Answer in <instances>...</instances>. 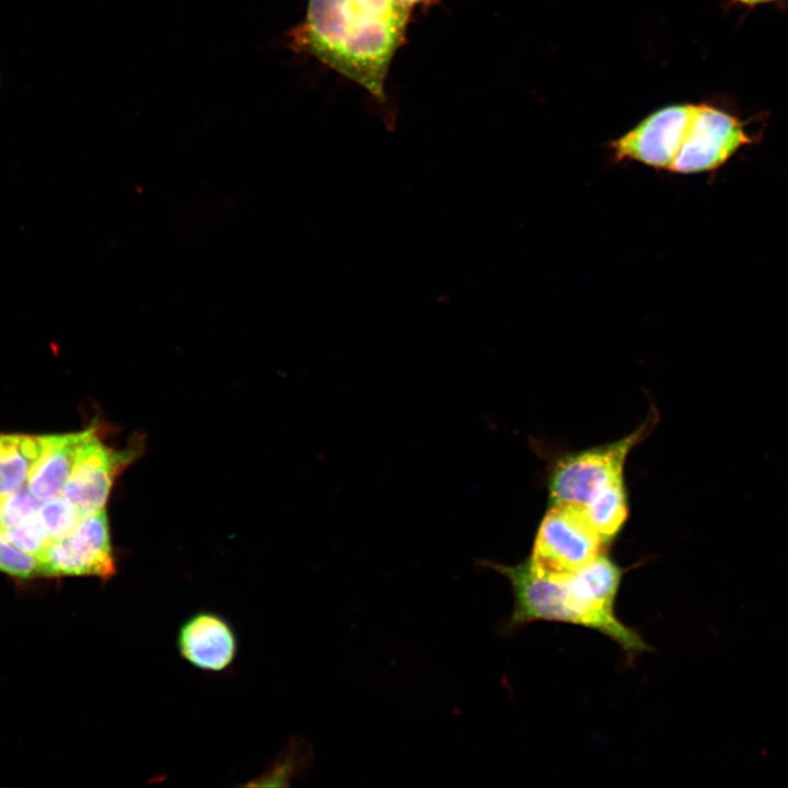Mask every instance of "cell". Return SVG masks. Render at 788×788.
<instances>
[{
    "label": "cell",
    "instance_id": "cell-8",
    "mask_svg": "<svg viewBox=\"0 0 788 788\" xmlns=\"http://www.w3.org/2000/svg\"><path fill=\"white\" fill-rule=\"evenodd\" d=\"M177 647L190 664L205 671L219 672L234 661L237 641L234 630L222 616L199 612L181 626Z\"/></svg>",
    "mask_w": 788,
    "mask_h": 788
},
{
    "label": "cell",
    "instance_id": "cell-14",
    "mask_svg": "<svg viewBox=\"0 0 788 788\" xmlns=\"http://www.w3.org/2000/svg\"><path fill=\"white\" fill-rule=\"evenodd\" d=\"M1 534L14 547L35 557L51 542L37 512L20 525L8 529Z\"/></svg>",
    "mask_w": 788,
    "mask_h": 788
},
{
    "label": "cell",
    "instance_id": "cell-2",
    "mask_svg": "<svg viewBox=\"0 0 788 788\" xmlns=\"http://www.w3.org/2000/svg\"><path fill=\"white\" fill-rule=\"evenodd\" d=\"M478 563L501 573L511 584L514 605L502 631L536 621L564 622L598 630L629 654L648 649L642 638L615 615L614 601L623 571L603 553L565 576L537 573L528 560L515 566Z\"/></svg>",
    "mask_w": 788,
    "mask_h": 788
},
{
    "label": "cell",
    "instance_id": "cell-15",
    "mask_svg": "<svg viewBox=\"0 0 788 788\" xmlns=\"http://www.w3.org/2000/svg\"><path fill=\"white\" fill-rule=\"evenodd\" d=\"M0 572L19 580L37 578L38 561L35 556L14 547L0 533Z\"/></svg>",
    "mask_w": 788,
    "mask_h": 788
},
{
    "label": "cell",
    "instance_id": "cell-16",
    "mask_svg": "<svg viewBox=\"0 0 788 788\" xmlns=\"http://www.w3.org/2000/svg\"><path fill=\"white\" fill-rule=\"evenodd\" d=\"M399 3L413 9L416 5L424 4V3H430L432 0H396Z\"/></svg>",
    "mask_w": 788,
    "mask_h": 788
},
{
    "label": "cell",
    "instance_id": "cell-1",
    "mask_svg": "<svg viewBox=\"0 0 788 788\" xmlns=\"http://www.w3.org/2000/svg\"><path fill=\"white\" fill-rule=\"evenodd\" d=\"M396 0H309L293 44L384 103L385 81L412 14Z\"/></svg>",
    "mask_w": 788,
    "mask_h": 788
},
{
    "label": "cell",
    "instance_id": "cell-10",
    "mask_svg": "<svg viewBox=\"0 0 788 788\" xmlns=\"http://www.w3.org/2000/svg\"><path fill=\"white\" fill-rule=\"evenodd\" d=\"M39 452V436L0 433V495L26 485Z\"/></svg>",
    "mask_w": 788,
    "mask_h": 788
},
{
    "label": "cell",
    "instance_id": "cell-17",
    "mask_svg": "<svg viewBox=\"0 0 788 788\" xmlns=\"http://www.w3.org/2000/svg\"><path fill=\"white\" fill-rule=\"evenodd\" d=\"M734 1L738 3L744 4V5L752 7V5H756V4H761V3L770 2L774 0H734Z\"/></svg>",
    "mask_w": 788,
    "mask_h": 788
},
{
    "label": "cell",
    "instance_id": "cell-13",
    "mask_svg": "<svg viewBox=\"0 0 788 788\" xmlns=\"http://www.w3.org/2000/svg\"><path fill=\"white\" fill-rule=\"evenodd\" d=\"M40 501L27 486L0 495V533L20 525L37 512Z\"/></svg>",
    "mask_w": 788,
    "mask_h": 788
},
{
    "label": "cell",
    "instance_id": "cell-3",
    "mask_svg": "<svg viewBox=\"0 0 788 788\" xmlns=\"http://www.w3.org/2000/svg\"><path fill=\"white\" fill-rule=\"evenodd\" d=\"M604 543L587 518L583 506L555 503L538 528L528 561L537 573L570 575L602 554Z\"/></svg>",
    "mask_w": 788,
    "mask_h": 788
},
{
    "label": "cell",
    "instance_id": "cell-5",
    "mask_svg": "<svg viewBox=\"0 0 788 788\" xmlns=\"http://www.w3.org/2000/svg\"><path fill=\"white\" fill-rule=\"evenodd\" d=\"M649 429V422H646L622 440L564 459L552 477L551 495L554 503L584 506L600 490L622 479L627 454Z\"/></svg>",
    "mask_w": 788,
    "mask_h": 788
},
{
    "label": "cell",
    "instance_id": "cell-11",
    "mask_svg": "<svg viewBox=\"0 0 788 788\" xmlns=\"http://www.w3.org/2000/svg\"><path fill=\"white\" fill-rule=\"evenodd\" d=\"M583 507L596 533L604 542L610 541L619 531L627 515L622 479L600 490Z\"/></svg>",
    "mask_w": 788,
    "mask_h": 788
},
{
    "label": "cell",
    "instance_id": "cell-12",
    "mask_svg": "<svg viewBox=\"0 0 788 788\" xmlns=\"http://www.w3.org/2000/svg\"><path fill=\"white\" fill-rule=\"evenodd\" d=\"M37 515L51 541L72 532L83 518L79 509L62 495L43 501L37 509Z\"/></svg>",
    "mask_w": 788,
    "mask_h": 788
},
{
    "label": "cell",
    "instance_id": "cell-4",
    "mask_svg": "<svg viewBox=\"0 0 788 788\" xmlns=\"http://www.w3.org/2000/svg\"><path fill=\"white\" fill-rule=\"evenodd\" d=\"M36 558L38 577L112 578L116 559L106 512L84 515L72 532L51 541Z\"/></svg>",
    "mask_w": 788,
    "mask_h": 788
},
{
    "label": "cell",
    "instance_id": "cell-6",
    "mask_svg": "<svg viewBox=\"0 0 788 788\" xmlns=\"http://www.w3.org/2000/svg\"><path fill=\"white\" fill-rule=\"evenodd\" d=\"M752 142L735 116L707 104H698L688 140L673 169L674 174L711 172L722 166L742 147Z\"/></svg>",
    "mask_w": 788,
    "mask_h": 788
},
{
    "label": "cell",
    "instance_id": "cell-7",
    "mask_svg": "<svg viewBox=\"0 0 788 788\" xmlns=\"http://www.w3.org/2000/svg\"><path fill=\"white\" fill-rule=\"evenodd\" d=\"M137 454L132 449L116 451L105 445L94 428L79 449L62 496L83 517L104 510L116 477Z\"/></svg>",
    "mask_w": 788,
    "mask_h": 788
},
{
    "label": "cell",
    "instance_id": "cell-9",
    "mask_svg": "<svg viewBox=\"0 0 788 788\" xmlns=\"http://www.w3.org/2000/svg\"><path fill=\"white\" fill-rule=\"evenodd\" d=\"M94 427L80 432L39 436L40 452L26 486L40 502L61 496L82 443Z\"/></svg>",
    "mask_w": 788,
    "mask_h": 788
}]
</instances>
